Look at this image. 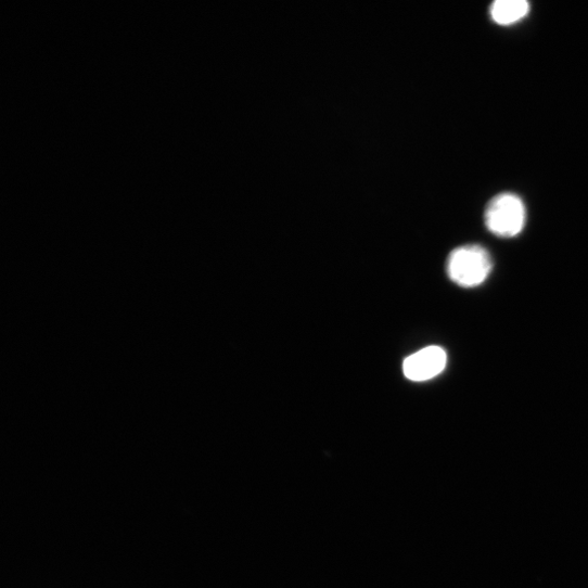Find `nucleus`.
I'll return each mask as SVG.
<instances>
[{"label":"nucleus","instance_id":"nucleus-1","mask_svg":"<svg viewBox=\"0 0 588 588\" xmlns=\"http://www.w3.org/2000/svg\"><path fill=\"white\" fill-rule=\"evenodd\" d=\"M493 260L481 245H464L451 252L447 260L449 278L460 286L474 287L486 281Z\"/></svg>","mask_w":588,"mask_h":588},{"label":"nucleus","instance_id":"nucleus-2","mask_svg":"<svg viewBox=\"0 0 588 588\" xmlns=\"http://www.w3.org/2000/svg\"><path fill=\"white\" fill-rule=\"evenodd\" d=\"M484 220L487 229L495 235L502 238L516 237L525 226V205L513 193L498 194L488 203Z\"/></svg>","mask_w":588,"mask_h":588},{"label":"nucleus","instance_id":"nucleus-3","mask_svg":"<svg viewBox=\"0 0 588 588\" xmlns=\"http://www.w3.org/2000/svg\"><path fill=\"white\" fill-rule=\"evenodd\" d=\"M447 360V354L443 348L427 347L405 360L404 373L410 381L426 382L443 373Z\"/></svg>","mask_w":588,"mask_h":588},{"label":"nucleus","instance_id":"nucleus-4","mask_svg":"<svg viewBox=\"0 0 588 588\" xmlns=\"http://www.w3.org/2000/svg\"><path fill=\"white\" fill-rule=\"evenodd\" d=\"M529 13V4L525 0H497L490 8L491 20L500 26L519 23Z\"/></svg>","mask_w":588,"mask_h":588}]
</instances>
